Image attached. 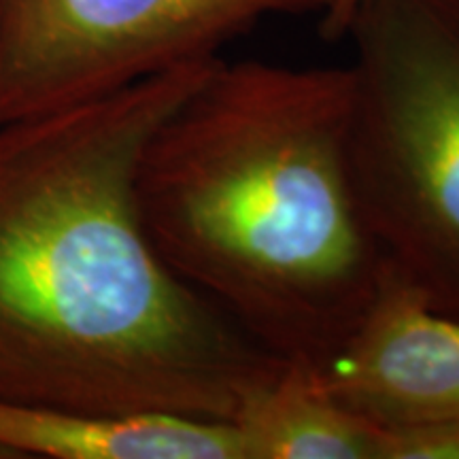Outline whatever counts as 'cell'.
I'll list each match as a JSON object with an SVG mask.
<instances>
[{
	"label": "cell",
	"mask_w": 459,
	"mask_h": 459,
	"mask_svg": "<svg viewBox=\"0 0 459 459\" xmlns=\"http://www.w3.org/2000/svg\"><path fill=\"white\" fill-rule=\"evenodd\" d=\"M315 370L341 404L378 428L459 419V319L389 277L353 334Z\"/></svg>",
	"instance_id": "cell-5"
},
{
	"label": "cell",
	"mask_w": 459,
	"mask_h": 459,
	"mask_svg": "<svg viewBox=\"0 0 459 459\" xmlns=\"http://www.w3.org/2000/svg\"><path fill=\"white\" fill-rule=\"evenodd\" d=\"M330 0H0V124L221 57L264 20Z\"/></svg>",
	"instance_id": "cell-4"
},
{
	"label": "cell",
	"mask_w": 459,
	"mask_h": 459,
	"mask_svg": "<svg viewBox=\"0 0 459 459\" xmlns=\"http://www.w3.org/2000/svg\"><path fill=\"white\" fill-rule=\"evenodd\" d=\"M364 0H330L328 9L321 13V37L325 41H338L347 34L353 15L358 13Z\"/></svg>",
	"instance_id": "cell-8"
},
{
	"label": "cell",
	"mask_w": 459,
	"mask_h": 459,
	"mask_svg": "<svg viewBox=\"0 0 459 459\" xmlns=\"http://www.w3.org/2000/svg\"><path fill=\"white\" fill-rule=\"evenodd\" d=\"M351 111L349 65L220 57L136 170L166 266L287 364H325L389 279L355 196Z\"/></svg>",
	"instance_id": "cell-2"
},
{
	"label": "cell",
	"mask_w": 459,
	"mask_h": 459,
	"mask_svg": "<svg viewBox=\"0 0 459 459\" xmlns=\"http://www.w3.org/2000/svg\"><path fill=\"white\" fill-rule=\"evenodd\" d=\"M349 158L389 277L459 319V0H364Z\"/></svg>",
	"instance_id": "cell-3"
},
{
	"label": "cell",
	"mask_w": 459,
	"mask_h": 459,
	"mask_svg": "<svg viewBox=\"0 0 459 459\" xmlns=\"http://www.w3.org/2000/svg\"><path fill=\"white\" fill-rule=\"evenodd\" d=\"M215 60L0 124V400L232 421L281 361L166 266L136 170Z\"/></svg>",
	"instance_id": "cell-1"
},
{
	"label": "cell",
	"mask_w": 459,
	"mask_h": 459,
	"mask_svg": "<svg viewBox=\"0 0 459 459\" xmlns=\"http://www.w3.org/2000/svg\"><path fill=\"white\" fill-rule=\"evenodd\" d=\"M7 459H240L232 421L172 412L102 415L0 400Z\"/></svg>",
	"instance_id": "cell-6"
},
{
	"label": "cell",
	"mask_w": 459,
	"mask_h": 459,
	"mask_svg": "<svg viewBox=\"0 0 459 459\" xmlns=\"http://www.w3.org/2000/svg\"><path fill=\"white\" fill-rule=\"evenodd\" d=\"M232 426L240 459H381L383 429L341 404L302 364H285Z\"/></svg>",
	"instance_id": "cell-7"
}]
</instances>
